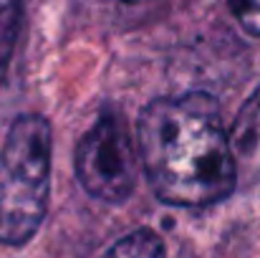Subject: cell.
I'll return each instance as SVG.
<instances>
[{
	"instance_id": "5b68a950",
	"label": "cell",
	"mask_w": 260,
	"mask_h": 258,
	"mask_svg": "<svg viewBox=\"0 0 260 258\" xmlns=\"http://www.w3.org/2000/svg\"><path fill=\"white\" fill-rule=\"evenodd\" d=\"M233 137L238 139V145H240L245 152L260 150V89L250 96L248 106L243 109L240 122H238V127L233 129Z\"/></svg>"
},
{
	"instance_id": "3957f363",
	"label": "cell",
	"mask_w": 260,
	"mask_h": 258,
	"mask_svg": "<svg viewBox=\"0 0 260 258\" xmlns=\"http://www.w3.org/2000/svg\"><path fill=\"white\" fill-rule=\"evenodd\" d=\"M137 147L121 114L106 111L76 150V175L91 197L124 203L137 185Z\"/></svg>"
},
{
	"instance_id": "277c9868",
	"label": "cell",
	"mask_w": 260,
	"mask_h": 258,
	"mask_svg": "<svg viewBox=\"0 0 260 258\" xmlns=\"http://www.w3.org/2000/svg\"><path fill=\"white\" fill-rule=\"evenodd\" d=\"M101 258H167V248L154 231L139 228L119 238Z\"/></svg>"
},
{
	"instance_id": "7a4b0ae2",
	"label": "cell",
	"mask_w": 260,
	"mask_h": 258,
	"mask_svg": "<svg viewBox=\"0 0 260 258\" xmlns=\"http://www.w3.org/2000/svg\"><path fill=\"white\" fill-rule=\"evenodd\" d=\"M51 127L41 114L18 117L0 150V243L30 241L48 210Z\"/></svg>"
},
{
	"instance_id": "ba28073f",
	"label": "cell",
	"mask_w": 260,
	"mask_h": 258,
	"mask_svg": "<svg viewBox=\"0 0 260 258\" xmlns=\"http://www.w3.org/2000/svg\"><path fill=\"white\" fill-rule=\"evenodd\" d=\"M15 5H18V0H0V13H5V10H10Z\"/></svg>"
},
{
	"instance_id": "9c48e42d",
	"label": "cell",
	"mask_w": 260,
	"mask_h": 258,
	"mask_svg": "<svg viewBox=\"0 0 260 258\" xmlns=\"http://www.w3.org/2000/svg\"><path fill=\"white\" fill-rule=\"evenodd\" d=\"M121 3H139V0H121Z\"/></svg>"
},
{
	"instance_id": "52a82bcc",
	"label": "cell",
	"mask_w": 260,
	"mask_h": 258,
	"mask_svg": "<svg viewBox=\"0 0 260 258\" xmlns=\"http://www.w3.org/2000/svg\"><path fill=\"white\" fill-rule=\"evenodd\" d=\"M230 8L248 33L260 36V0H230Z\"/></svg>"
},
{
	"instance_id": "6da1fadb",
	"label": "cell",
	"mask_w": 260,
	"mask_h": 258,
	"mask_svg": "<svg viewBox=\"0 0 260 258\" xmlns=\"http://www.w3.org/2000/svg\"><path fill=\"white\" fill-rule=\"evenodd\" d=\"M137 157L167 205H212L235 187L230 134L215 99L200 91L144 106L137 122Z\"/></svg>"
},
{
	"instance_id": "8992f818",
	"label": "cell",
	"mask_w": 260,
	"mask_h": 258,
	"mask_svg": "<svg viewBox=\"0 0 260 258\" xmlns=\"http://www.w3.org/2000/svg\"><path fill=\"white\" fill-rule=\"evenodd\" d=\"M18 31H20V10H18V5H15V8L0 13V84H3V79H5V74H8Z\"/></svg>"
}]
</instances>
